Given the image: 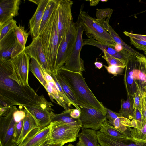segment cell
Returning <instances> with one entry per match:
<instances>
[{"instance_id":"39","label":"cell","mask_w":146,"mask_h":146,"mask_svg":"<svg viewBox=\"0 0 146 146\" xmlns=\"http://www.w3.org/2000/svg\"><path fill=\"white\" fill-rule=\"evenodd\" d=\"M131 44L139 50L146 52V42L139 40L130 38Z\"/></svg>"},{"instance_id":"10","label":"cell","mask_w":146,"mask_h":146,"mask_svg":"<svg viewBox=\"0 0 146 146\" xmlns=\"http://www.w3.org/2000/svg\"><path fill=\"white\" fill-rule=\"evenodd\" d=\"M73 4L70 0H58L59 46L73 23L71 11Z\"/></svg>"},{"instance_id":"25","label":"cell","mask_w":146,"mask_h":146,"mask_svg":"<svg viewBox=\"0 0 146 146\" xmlns=\"http://www.w3.org/2000/svg\"><path fill=\"white\" fill-rule=\"evenodd\" d=\"M47 85L45 89L48 92L51 100L54 102L53 99H55L57 103L63 107L65 110L69 109L70 108L65 103L63 99L59 94L54 79L47 82Z\"/></svg>"},{"instance_id":"20","label":"cell","mask_w":146,"mask_h":146,"mask_svg":"<svg viewBox=\"0 0 146 146\" xmlns=\"http://www.w3.org/2000/svg\"><path fill=\"white\" fill-rule=\"evenodd\" d=\"M109 21L106 20L104 21L98 22L110 34L112 38L116 43L121 44L123 50L130 55L135 58L141 56L143 55L131 48L125 43L120 38L117 33L114 30L109 23Z\"/></svg>"},{"instance_id":"30","label":"cell","mask_w":146,"mask_h":146,"mask_svg":"<svg viewBox=\"0 0 146 146\" xmlns=\"http://www.w3.org/2000/svg\"><path fill=\"white\" fill-rule=\"evenodd\" d=\"M113 126L122 132H129L128 128L132 127L131 121L127 118L119 117L114 121Z\"/></svg>"},{"instance_id":"2","label":"cell","mask_w":146,"mask_h":146,"mask_svg":"<svg viewBox=\"0 0 146 146\" xmlns=\"http://www.w3.org/2000/svg\"><path fill=\"white\" fill-rule=\"evenodd\" d=\"M57 70L71 89L78 101V105L81 104L93 108L106 114L105 107L89 88L82 74L68 70L63 66Z\"/></svg>"},{"instance_id":"3","label":"cell","mask_w":146,"mask_h":146,"mask_svg":"<svg viewBox=\"0 0 146 146\" xmlns=\"http://www.w3.org/2000/svg\"><path fill=\"white\" fill-rule=\"evenodd\" d=\"M58 18V5L44 29L40 33L39 35L46 56L48 67L51 74L56 72L59 46Z\"/></svg>"},{"instance_id":"12","label":"cell","mask_w":146,"mask_h":146,"mask_svg":"<svg viewBox=\"0 0 146 146\" xmlns=\"http://www.w3.org/2000/svg\"><path fill=\"white\" fill-rule=\"evenodd\" d=\"M24 51L30 58L36 60L46 72L51 75L39 36L33 38L31 44L26 47Z\"/></svg>"},{"instance_id":"26","label":"cell","mask_w":146,"mask_h":146,"mask_svg":"<svg viewBox=\"0 0 146 146\" xmlns=\"http://www.w3.org/2000/svg\"><path fill=\"white\" fill-rule=\"evenodd\" d=\"M57 79L61 85L66 95L72 103L73 106L80 110V109L78 105V102L76 98L70 87L65 81L63 77L57 70L54 73Z\"/></svg>"},{"instance_id":"42","label":"cell","mask_w":146,"mask_h":146,"mask_svg":"<svg viewBox=\"0 0 146 146\" xmlns=\"http://www.w3.org/2000/svg\"><path fill=\"white\" fill-rule=\"evenodd\" d=\"M25 116V112L24 110H17L14 113L13 117L16 123H18L24 118Z\"/></svg>"},{"instance_id":"49","label":"cell","mask_w":146,"mask_h":146,"mask_svg":"<svg viewBox=\"0 0 146 146\" xmlns=\"http://www.w3.org/2000/svg\"><path fill=\"white\" fill-rule=\"evenodd\" d=\"M64 144H52L48 142V141L40 146H63Z\"/></svg>"},{"instance_id":"9","label":"cell","mask_w":146,"mask_h":146,"mask_svg":"<svg viewBox=\"0 0 146 146\" xmlns=\"http://www.w3.org/2000/svg\"><path fill=\"white\" fill-rule=\"evenodd\" d=\"M17 110L12 106L5 116L0 118V146H13L17 145L14 141V133L16 123L13 117Z\"/></svg>"},{"instance_id":"11","label":"cell","mask_w":146,"mask_h":146,"mask_svg":"<svg viewBox=\"0 0 146 146\" xmlns=\"http://www.w3.org/2000/svg\"><path fill=\"white\" fill-rule=\"evenodd\" d=\"M76 37V23L73 22L59 44L57 52L56 71L64 66L69 56Z\"/></svg>"},{"instance_id":"56","label":"cell","mask_w":146,"mask_h":146,"mask_svg":"<svg viewBox=\"0 0 146 146\" xmlns=\"http://www.w3.org/2000/svg\"><path fill=\"white\" fill-rule=\"evenodd\" d=\"M145 52V54L146 55V52Z\"/></svg>"},{"instance_id":"6","label":"cell","mask_w":146,"mask_h":146,"mask_svg":"<svg viewBox=\"0 0 146 146\" xmlns=\"http://www.w3.org/2000/svg\"><path fill=\"white\" fill-rule=\"evenodd\" d=\"M76 37L74 46L69 56L63 66L71 71L82 74L84 70V62L80 56L81 49L84 45L82 38L84 30L79 17L76 22Z\"/></svg>"},{"instance_id":"35","label":"cell","mask_w":146,"mask_h":146,"mask_svg":"<svg viewBox=\"0 0 146 146\" xmlns=\"http://www.w3.org/2000/svg\"><path fill=\"white\" fill-rule=\"evenodd\" d=\"M113 10L110 8H105L98 9L96 13L98 21H104L106 18H110L113 13Z\"/></svg>"},{"instance_id":"47","label":"cell","mask_w":146,"mask_h":146,"mask_svg":"<svg viewBox=\"0 0 146 146\" xmlns=\"http://www.w3.org/2000/svg\"><path fill=\"white\" fill-rule=\"evenodd\" d=\"M143 123L146 121V104L142 108L141 111Z\"/></svg>"},{"instance_id":"48","label":"cell","mask_w":146,"mask_h":146,"mask_svg":"<svg viewBox=\"0 0 146 146\" xmlns=\"http://www.w3.org/2000/svg\"><path fill=\"white\" fill-rule=\"evenodd\" d=\"M114 49L119 52H121L123 50V47L121 44L117 43H116Z\"/></svg>"},{"instance_id":"23","label":"cell","mask_w":146,"mask_h":146,"mask_svg":"<svg viewBox=\"0 0 146 146\" xmlns=\"http://www.w3.org/2000/svg\"><path fill=\"white\" fill-rule=\"evenodd\" d=\"M78 137L79 142L84 146H98L96 131L90 129H82Z\"/></svg>"},{"instance_id":"8","label":"cell","mask_w":146,"mask_h":146,"mask_svg":"<svg viewBox=\"0 0 146 146\" xmlns=\"http://www.w3.org/2000/svg\"><path fill=\"white\" fill-rule=\"evenodd\" d=\"M78 106L81 113L79 119L81 128L99 130L102 123L107 120L106 114L93 108L81 104Z\"/></svg>"},{"instance_id":"32","label":"cell","mask_w":146,"mask_h":146,"mask_svg":"<svg viewBox=\"0 0 146 146\" xmlns=\"http://www.w3.org/2000/svg\"><path fill=\"white\" fill-rule=\"evenodd\" d=\"M103 52L104 55L102 57L106 61L108 66H114L123 69L126 67L127 63L125 61L115 58L105 51Z\"/></svg>"},{"instance_id":"46","label":"cell","mask_w":146,"mask_h":146,"mask_svg":"<svg viewBox=\"0 0 146 146\" xmlns=\"http://www.w3.org/2000/svg\"><path fill=\"white\" fill-rule=\"evenodd\" d=\"M12 106H1L0 107V117L6 115L11 108Z\"/></svg>"},{"instance_id":"29","label":"cell","mask_w":146,"mask_h":146,"mask_svg":"<svg viewBox=\"0 0 146 146\" xmlns=\"http://www.w3.org/2000/svg\"><path fill=\"white\" fill-rule=\"evenodd\" d=\"M121 105V108L119 113L123 117L127 118L130 120L133 119L134 109L133 104L129 98L127 96V99L126 100L122 99Z\"/></svg>"},{"instance_id":"37","label":"cell","mask_w":146,"mask_h":146,"mask_svg":"<svg viewBox=\"0 0 146 146\" xmlns=\"http://www.w3.org/2000/svg\"><path fill=\"white\" fill-rule=\"evenodd\" d=\"M107 118L108 120L110 123L113 126L114 121L117 117H123L119 113H117L110 110V109L105 107Z\"/></svg>"},{"instance_id":"58","label":"cell","mask_w":146,"mask_h":146,"mask_svg":"<svg viewBox=\"0 0 146 146\" xmlns=\"http://www.w3.org/2000/svg\"><path fill=\"white\" fill-rule=\"evenodd\" d=\"M98 146H100V145L99 144H98Z\"/></svg>"},{"instance_id":"21","label":"cell","mask_w":146,"mask_h":146,"mask_svg":"<svg viewBox=\"0 0 146 146\" xmlns=\"http://www.w3.org/2000/svg\"><path fill=\"white\" fill-rule=\"evenodd\" d=\"M72 110V109H69L59 114H56L51 111V123L59 122L73 127H81L79 118L74 119L71 117L70 113Z\"/></svg>"},{"instance_id":"53","label":"cell","mask_w":146,"mask_h":146,"mask_svg":"<svg viewBox=\"0 0 146 146\" xmlns=\"http://www.w3.org/2000/svg\"><path fill=\"white\" fill-rule=\"evenodd\" d=\"M76 145H77L78 146H84L79 142L76 144Z\"/></svg>"},{"instance_id":"44","label":"cell","mask_w":146,"mask_h":146,"mask_svg":"<svg viewBox=\"0 0 146 146\" xmlns=\"http://www.w3.org/2000/svg\"><path fill=\"white\" fill-rule=\"evenodd\" d=\"M133 119L143 123L141 114V112L139 110L134 109Z\"/></svg>"},{"instance_id":"19","label":"cell","mask_w":146,"mask_h":146,"mask_svg":"<svg viewBox=\"0 0 146 146\" xmlns=\"http://www.w3.org/2000/svg\"><path fill=\"white\" fill-rule=\"evenodd\" d=\"M87 38L84 40V45H89L97 47L103 52L105 51L109 54L117 58L125 60L127 64L130 59L121 52H117L114 48L104 44L95 40L90 36L86 34Z\"/></svg>"},{"instance_id":"38","label":"cell","mask_w":146,"mask_h":146,"mask_svg":"<svg viewBox=\"0 0 146 146\" xmlns=\"http://www.w3.org/2000/svg\"><path fill=\"white\" fill-rule=\"evenodd\" d=\"M23 123V119L18 123H16L15 124L14 133V141L17 145L22 132Z\"/></svg>"},{"instance_id":"16","label":"cell","mask_w":146,"mask_h":146,"mask_svg":"<svg viewBox=\"0 0 146 146\" xmlns=\"http://www.w3.org/2000/svg\"><path fill=\"white\" fill-rule=\"evenodd\" d=\"M20 0H0V25L19 15Z\"/></svg>"},{"instance_id":"7","label":"cell","mask_w":146,"mask_h":146,"mask_svg":"<svg viewBox=\"0 0 146 146\" xmlns=\"http://www.w3.org/2000/svg\"><path fill=\"white\" fill-rule=\"evenodd\" d=\"M51 129L48 143L64 145L76 141L81 127H73L59 122L51 123Z\"/></svg>"},{"instance_id":"43","label":"cell","mask_w":146,"mask_h":146,"mask_svg":"<svg viewBox=\"0 0 146 146\" xmlns=\"http://www.w3.org/2000/svg\"><path fill=\"white\" fill-rule=\"evenodd\" d=\"M123 33L130 38L142 40L146 42V35L134 34L126 31L123 32Z\"/></svg>"},{"instance_id":"14","label":"cell","mask_w":146,"mask_h":146,"mask_svg":"<svg viewBox=\"0 0 146 146\" xmlns=\"http://www.w3.org/2000/svg\"><path fill=\"white\" fill-rule=\"evenodd\" d=\"M97 132L98 142L100 146H146V141L133 137L119 140L112 138L99 130Z\"/></svg>"},{"instance_id":"1","label":"cell","mask_w":146,"mask_h":146,"mask_svg":"<svg viewBox=\"0 0 146 146\" xmlns=\"http://www.w3.org/2000/svg\"><path fill=\"white\" fill-rule=\"evenodd\" d=\"M0 107L15 105L50 108L53 105L29 86H22L11 78L6 60H0Z\"/></svg>"},{"instance_id":"5","label":"cell","mask_w":146,"mask_h":146,"mask_svg":"<svg viewBox=\"0 0 146 146\" xmlns=\"http://www.w3.org/2000/svg\"><path fill=\"white\" fill-rule=\"evenodd\" d=\"M6 61L9 76L20 86H29V57L24 51Z\"/></svg>"},{"instance_id":"22","label":"cell","mask_w":146,"mask_h":146,"mask_svg":"<svg viewBox=\"0 0 146 146\" xmlns=\"http://www.w3.org/2000/svg\"><path fill=\"white\" fill-rule=\"evenodd\" d=\"M100 131L114 139L123 140L132 137L129 132H123L111 125L107 120L101 125Z\"/></svg>"},{"instance_id":"18","label":"cell","mask_w":146,"mask_h":146,"mask_svg":"<svg viewBox=\"0 0 146 146\" xmlns=\"http://www.w3.org/2000/svg\"><path fill=\"white\" fill-rule=\"evenodd\" d=\"M49 0H41L34 14L29 21V32L33 38L39 36L41 22Z\"/></svg>"},{"instance_id":"4","label":"cell","mask_w":146,"mask_h":146,"mask_svg":"<svg viewBox=\"0 0 146 146\" xmlns=\"http://www.w3.org/2000/svg\"><path fill=\"white\" fill-rule=\"evenodd\" d=\"M86 34L101 44L114 48L116 43L110 34L96 21L84 11L80 10L78 16Z\"/></svg>"},{"instance_id":"15","label":"cell","mask_w":146,"mask_h":146,"mask_svg":"<svg viewBox=\"0 0 146 146\" xmlns=\"http://www.w3.org/2000/svg\"><path fill=\"white\" fill-rule=\"evenodd\" d=\"M23 107L32 116L40 129H43L50 124V112L54 111L52 108L39 106Z\"/></svg>"},{"instance_id":"34","label":"cell","mask_w":146,"mask_h":146,"mask_svg":"<svg viewBox=\"0 0 146 146\" xmlns=\"http://www.w3.org/2000/svg\"><path fill=\"white\" fill-rule=\"evenodd\" d=\"M15 20L13 19L0 25V40L2 39L11 30L17 26Z\"/></svg>"},{"instance_id":"40","label":"cell","mask_w":146,"mask_h":146,"mask_svg":"<svg viewBox=\"0 0 146 146\" xmlns=\"http://www.w3.org/2000/svg\"><path fill=\"white\" fill-rule=\"evenodd\" d=\"M104 66L108 73L115 76H117V75L121 74L123 69L121 68L114 66L109 65L107 66L104 65Z\"/></svg>"},{"instance_id":"57","label":"cell","mask_w":146,"mask_h":146,"mask_svg":"<svg viewBox=\"0 0 146 146\" xmlns=\"http://www.w3.org/2000/svg\"><path fill=\"white\" fill-rule=\"evenodd\" d=\"M17 146V145H14V146Z\"/></svg>"},{"instance_id":"33","label":"cell","mask_w":146,"mask_h":146,"mask_svg":"<svg viewBox=\"0 0 146 146\" xmlns=\"http://www.w3.org/2000/svg\"><path fill=\"white\" fill-rule=\"evenodd\" d=\"M18 42L24 48L29 36V33L25 29L24 26L19 25L14 29Z\"/></svg>"},{"instance_id":"50","label":"cell","mask_w":146,"mask_h":146,"mask_svg":"<svg viewBox=\"0 0 146 146\" xmlns=\"http://www.w3.org/2000/svg\"><path fill=\"white\" fill-rule=\"evenodd\" d=\"M90 2V5L91 6H96L99 3L100 0H87Z\"/></svg>"},{"instance_id":"31","label":"cell","mask_w":146,"mask_h":146,"mask_svg":"<svg viewBox=\"0 0 146 146\" xmlns=\"http://www.w3.org/2000/svg\"><path fill=\"white\" fill-rule=\"evenodd\" d=\"M128 130L132 137L138 140L146 141V121L143 123L141 126L139 128L129 127Z\"/></svg>"},{"instance_id":"17","label":"cell","mask_w":146,"mask_h":146,"mask_svg":"<svg viewBox=\"0 0 146 146\" xmlns=\"http://www.w3.org/2000/svg\"><path fill=\"white\" fill-rule=\"evenodd\" d=\"M18 43L14 29L0 40V60L11 59L12 52Z\"/></svg>"},{"instance_id":"27","label":"cell","mask_w":146,"mask_h":146,"mask_svg":"<svg viewBox=\"0 0 146 146\" xmlns=\"http://www.w3.org/2000/svg\"><path fill=\"white\" fill-rule=\"evenodd\" d=\"M58 4V0H49L46 6L41 22L39 33L44 29Z\"/></svg>"},{"instance_id":"24","label":"cell","mask_w":146,"mask_h":146,"mask_svg":"<svg viewBox=\"0 0 146 146\" xmlns=\"http://www.w3.org/2000/svg\"><path fill=\"white\" fill-rule=\"evenodd\" d=\"M23 110L25 112V116L23 119L22 130L17 145L21 143L33 130L39 127L31 114L25 109Z\"/></svg>"},{"instance_id":"28","label":"cell","mask_w":146,"mask_h":146,"mask_svg":"<svg viewBox=\"0 0 146 146\" xmlns=\"http://www.w3.org/2000/svg\"><path fill=\"white\" fill-rule=\"evenodd\" d=\"M31 58V61L29 64V70L45 88L47 83L44 77L41 66L35 59Z\"/></svg>"},{"instance_id":"36","label":"cell","mask_w":146,"mask_h":146,"mask_svg":"<svg viewBox=\"0 0 146 146\" xmlns=\"http://www.w3.org/2000/svg\"><path fill=\"white\" fill-rule=\"evenodd\" d=\"M51 75L55 83L57 90L59 94L62 98L67 106L69 108L72 105H73V104L65 94L61 85L57 79L55 74L52 73Z\"/></svg>"},{"instance_id":"52","label":"cell","mask_w":146,"mask_h":146,"mask_svg":"<svg viewBox=\"0 0 146 146\" xmlns=\"http://www.w3.org/2000/svg\"><path fill=\"white\" fill-rule=\"evenodd\" d=\"M41 0H34V1H31L32 2H33L35 3L36 4L38 5L40 3Z\"/></svg>"},{"instance_id":"13","label":"cell","mask_w":146,"mask_h":146,"mask_svg":"<svg viewBox=\"0 0 146 146\" xmlns=\"http://www.w3.org/2000/svg\"><path fill=\"white\" fill-rule=\"evenodd\" d=\"M51 127L50 123L43 129L38 127L35 129L17 146H40L49 140Z\"/></svg>"},{"instance_id":"54","label":"cell","mask_w":146,"mask_h":146,"mask_svg":"<svg viewBox=\"0 0 146 146\" xmlns=\"http://www.w3.org/2000/svg\"><path fill=\"white\" fill-rule=\"evenodd\" d=\"M65 146H75L74 145H73L72 144L69 143L67 145H66ZM76 146H78V145H76Z\"/></svg>"},{"instance_id":"55","label":"cell","mask_w":146,"mask_h":146,"mask_svg":"<svg viewBox=\"0 0 146 146\" xmlns=\"http://www.w3.org/2000/svg\"><path fill=\"white\" fill-rule=\"evenodd\" d=\"M107 1H108L107 0H100V1H101L102 2H107Z\"/></svg>"},{"instance_id":"51","label":"cell","mask_w":146,"mask_h":146,"mask_svg":"<svg viewBox=\"0 0 146 146\" xmlns=\"http://www.w3.org/2000/svg\"><path fill=\"white\" fill-rule=\"evenodd\" d=\"M94 64L96 68L98 69L101 68L103 66L102 63L100 62H96Z\"/></svg>"},{"instance_id":"41","label":"cell","mask_w":146,"mask_h":146,"mask_svg":"<svg viewBox=\"0 0 146 146\" xmlns=\"http://www.w3.org/2000/svg\"><path fill=\"white\" fill-rule=\"evenodd\" d=\"M133 108L139 110L141 112L142 107L140 98L137 91L134 93L133 97Z\"/></svg>"},{"instance_id":"45","label":"cell","mask_w":146,"mask_h":146,"mask_svg":"<svg viewBox=\"0 0 146 146\" xmlns=\"http://www.w3.org/2000/svg\"><path fill=\"white\" fill-rule=\"evenodd\" d=\"M80 110L77 109H72L70 113L71 117L74 119H78L80 115Z\"/></svg>"}]
</instances>
